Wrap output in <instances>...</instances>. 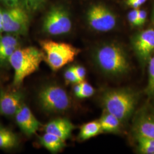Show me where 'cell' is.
I'll return each instance as SVG.
<instances>
[{
  "instance_id": "d6986e66",
  "label": "cell",
  "mask_w": 154,
  "mask_h": 154,
  "mask_svg": "<svg viewBox=\"0 0 154 154\" xmlns=\"http://www.w3.org/2000/svg\"><path fill=\"white\" fill-rule=\"evenodd\" d=\"M48 0H21V3L33 14L43 9L46 5Z\"/></svg>"
},
{
  "instance_id": "4dcf8cb0",
  "label": "cell",
  "mask_w": 154,
  "mask_h": 154,
  "mask_svg": "<svg viewBox=\"0 0 154 154\" xmlns=\"http://www.w3.org/2000/svg\"><path fill=\"white\" fill-rule=\"evenodd\" d=\"M151 20H152V22L154 26V4L153 9H152V14H151Z\"/></svg>"
},
{
  "instance_id": "603a6c76",
  "label": "cell",
  "mask_w": 154,
  "mask_h": 154,
  "mask_svg": "<svg viewBox=\"0 0 154 154\" xmlns=\"http://www.w3.org/2000/svg\"><path fill=\"white\" fill-rule=\"evenodd\" d=\"M138 9H132L127 14V20L132 27H138Z\"/></svg>"
},
{
  "instance_id": "4fadbf2b",
  "label": "cell",
  "mask_w": 154,
  "mask_h": 154,
  "mask_svg": "<svg viewBox=\"0 0 154 154\" xmlns=\"http://www.w3.org/2000/svg\"><path fill=\"white\" fill-rule=\"evenodd\" d=\"M75 127L66 118H59L49 122L45 126V132L50 133L66 141L72 135Z\"/></svg>"
},
{
  "instance_id": "7c38bea8",
  "label": "cell",
  "mask_w": 154,
  "mask_h": 154,
  "mask_svg": "<svg viewBox=\"0 0 154 154\" xmlns=\"http://www.w3.org/2000/svg\"><path fill=\"white\" fill-rule=\"evenodd\" d=\"M20 37L6 33L0 35V67L6 68L10 66L11 57L21 47Z\"/></svg>"
},
{
  "instance_id": "cb8c5ba5",
  "label": "cell",
  "mask_w": 154,
  "mask_h": 154,
  "mask_svg": "<svg viewBox=\"0 0 154 154\" xmlns=\"http://www.w3.org/2000/svg\"><path fill=\"white\" fill-rule=\"evenodd\" d=\"M72 70L76 74L80 82L84 81L86 75V69L83 66L81 65L72 66Z\"/></svg>"
},
{
  "instance_id": "484cf974",
  "label": "cell",
  "mask_w": 154,
  "mask_h": 154,
  "mask_svg": "<svg viewBox=\"0 0 154 154\" xmlns=\"http://www.w3.org/2000/svg\"><path fill=\"white\" fill-rule=\"evenodd\" d=\"M147 0H126V5L131 9H139Z\"/></svg>"
},
{
  "instance_id": "8992f818",
  "label": "cell",
  "mask_w": 154,
  "mask_h": 154,
  "mask_svg": "<svg viewBox=\"0 0 154 154\" xmlns=\"http://www.w3.org/2000/svg\"><path fill=\"white\" fill-rule=\"evenodd\" d=\"M39 44L44 54V61L53 71L72 62L81 51L72 44L50 39H41Z\"/></svg>"
},
{
  "instance_id": "ffe728a7",
  "label": "cell",
  "mask_w": 154,
  "mask_h": 154,
  "mask_svg": "<svg viewBox=\"0 0 154 154\" xmlns=\"http://www.w3.org/2000/svg\"><path fill=\"white\" fill-rule=\"evenodd\" d=\"M149 79L147 91L149 94L154 93V56H152L149 61Z\"/></svg>"
},
{
  "instance_id": "8fae6325",
  "label": "cell",
  "mask_w": 154,
  "mask_h": 154,
  "mask_svg": "<svg viewBox=\"0 0 154 154\" xmlns=\"http://www.w3.org/2000/svg\"><path fill=\"white\" fill-rule=\"evenodd\" d=\"M14 117L18 126L22 132L29 137L35 134L41 126V123L24 103L21 105Z\"/></svg>"
},
{
  "instance_id": "83f0119b",
  "label": "cell",
  "mask_w": 154,
  "mask_h": 154,
  "mask_svg": "<svg viewBox=\"0 0 154 154\" xmlns=\"http://www.w3.org/2000/svg\"><path fill=\"white\" fill-rule=\"evenodd\" d=\"M72 91L74 94L78 97H79V95L82 91V86L81 82L77 83L74 84V86L72 87Z\"/></svg>"
},
{
  "instance_id": "7402d4cb",
  "label": "cell",
  "mask_w": 154,
  "mask_h": 154,
  "mask_svg": "<svg viewBox=\"0 0 154 154\" xmlns=\"http://www.w3.org/2000/svg\"><path fill=\"white\" fill-rule=\"evenodd\" d=\"M64 78L67 83L75 84L81 82L75 72L72 70V67L67 68L64 72Z\"/></svg>"
},
{
  "instance_id": "277c9868",
  "label": "cell",
  "mask_w": 154,
  "mask_h": 154,
  "mask_svg": "<svg viewBox=\"0 0 154 154\" xmlns=\"http://www.w3.org/2000/svg\"><path fill=\"white\" fill-rule=\"evenodd\" d=\"M84 22L94 32L108 33L114 30L118 25V17L114 11L103 2H91L83 13Z\"/></svg>"
},
{
  "instance_id": "44dd1931",
  "label": "cell",
  "mask_w": 154,
  "mask_h": 154,
  "mask_svg": "<svg viewBox=\"0 0 154 154\" xmlns=\"http://www.w3.org/2000/svg\"><path fill=\"white\" fill-rule=\"evenodd\" d=\"M82 86V91L79 98H88L95 93V90L93 87L85 80L81 82Z\"/></svg>"
},
{
  "instance_id": "3957f363",
  "label": "cell",
  "mask_w": 154,
  "mask_h": 154,
  "mask_svg": "<svg viewBox=\"0 0 154 154\" xmlns=\"http://www.w3.org/2000/svg\"><path fill=\"white\" fill-rule=\"evenodd\" d=\"M44 54L41 49L34 46L18 48L11 55L9 64L14 70L13 85L20 86L25 79L38 70Z\"/></svg>"
},
{
  "instance_id": "7a4b0ae2",
  "label": "cell",
  "mask_w": 154,
  "mask_h": 154,
  "mask_svg": "<svg viewBox=\"0 0 154 154\" xmlns=\"http://www.w3.org/2000/svg\"><path fill=\"white\" fill-rule=\"evenodd\" d=\"M74 26L72 9L63 2L51 4L41 18V32L47 37L65 36L71 33Z\"/></svg>"
},
{
  "instance_id": "e0dca14e",
  "label": "cell",
  "mask_w": 154,
  "mask_h": 154,
  "mask_svg": "<svg viewBox=\"0 0 154 154\" xmlns=\"http://www.w3.org/2000/svg\"><path fill=\"white\" fill-rule=\"evenodd\" d=\"M16 134L0 123V149H13L18 144Z\"/></svg>"
},
{
  "instance_id": "ac0fdd59",
  "label": "cell",
  "mask_w": 154,
  "mask_h": 154,
  "mask_svg": "<svg viewBox=\"0 0 154 154\" xmlns=\"http://www.w3.org/2000/svg\"><path fill=\"white\" fill-rule=\"evenodd\" d=\"M102 132L99 120L93 121L86 123L81 127L78 138L84 141L95 137Z\"/></svg>"
},
{
  "instance_id": "52a82bcc",
  "label": "cell",
  "mask_w": 154,
  "mask_h": 154,
  "mask_svg": "<svg viewBox=\"0 0 154 154\" xmlns=\"http://www.w3.org/2000/svg\"><path fill=\"white\" fill-rule=\"evenodd\" d=\"M41 108L48 113H62L69 110L72 100L66 90L57 85H49L41 88L38 94Z\"/></svg>"
},
{
  "instance_id": "ba28073f",
  "label": "cell",
  "mask_w": 154,
  "mask_h": 154,
  "mask_svg": "<svg viewBox=\"0 0 154 154\" xmlns=\"http://www.w3.org/2000/svg\"><path fill=\"white\" fill-rule=\"evenodd\" d=\"M3 10V32L17 35L28 34L32 14L20 2L15 6H6Z\"/></svg>"
},
{
  "instance_id": "5b68a950",
  "label": "cell",
  "mask_w": 154,
  "mask_h": 154,
  "mask_svg": "<svg viewBox=\"0 0 154 154\" xmlns=\"http://www.w3.org/2000/svg\"><path fill=\"white\" fill-rule=\"evenodd\" d=\"M137 102L136 94L126 88L108 90L102 97L105 110L116 116L121 122L126 121L132 115Z\"/></svg>"
},
{
  "instance_id": "5bb4252c",
  "label": "cell",
  "mask_w": 154,
  "mask_h": 154,
  "mask_svg": "<svg viewBox=\"0 0 154 154\" xmlns=\"http://www.w3.org/2000/svg\"><path fill=\"white\" fill-rule=\"evenodd\" d=\"M136 136L154 139V118L147 114L140 116L134 126Z\"/></svg>"
},
{
  "instance_id": "6da1fadb",
  "label": "cell",
  "mask_w": 154,
  "mask_h": 154,
  "mask_svg": "<svg viewBox=\"0 0 154 154\" xmlns=\"http://www.w3.org/2000/svg\"><path fill=\"white\" fill-rule=\"evenodd\" d=\"M93 58L100 71L109 76H120L130 70L126 51L116 42H105L97 46L93 51Z\"/></svg>"
},
{
  "instance_id": "30bf717a",
  "label": "cell",
  "mask_w": 154,
  "mask_h": 154,
  "mask_svg": "<svg viewBox=\"0 0 154 154\" xmlns=\"http://www.w3.org/2000/svg\"><path fill=\"white\" fill-rule=\"evenodd\" d=\"M23 94L17 90H0V116H14L23 103Z\"/></svg>"
},
{
  "instance_id": "d4e9b609",
  "label": "cell",
  "mask_w": 154,
  "mask_h": 154,
  "mask_svg": "<svg viewBox=\"0 0 154 154\" xmlns=\"http://www.w3.org/2000/svg\"><path fill=\"white\" fill-rule=\"evenodd\" d=\"M147 18V12L143 9H138V27L143 26Z\"/></svg>"
},
{
  "instance_id": "4316f807",
  "label": "cell",
  "mask_w": 154,
  "mask_h": 154,
  "mask_svg": "<svg viewBox=\"0 0 154 154\" xmlns=\"http://www.w3.org/2000/svg\"><path fill=\"white\" fill-rule=\"evenodd\" d=\"M139 151L145 154H154V147L148 144H146L142 143H139Z\"/></svg>"
},
{
  "instance_id": "9a60e30c",
  "label": "cell",
  "mask_w": 154,
  "mask_h": 154,
  "mask_svg": "<svg viewBox=\"0 0 154 154\" xmlns=\"http://www.w3.org/2000/svg\"><path fill=\"white\" fill-rule=\"evenodd\" d=\"M65 142L55 135L48 132H45L39 137L41 144L52 153H56L61 151L66 146Z\"/></svg>"
},
{
  "instance_id": "2e32d148",
  "label": "cell",
  "mask_w": 154,
  "mask_h": 154,
  "mask_svg": "<svg viewBox=\"0 0 154 154\" xmlns=\"http://www.w3.org/2000/svg\"><path fill=\"white\" fill-rule=\"evenodd\" d=\"M99 121L103 132L114 133L118 132L120 129L121 121L106 110H104Z\"/></svg>"
},
{
  "instance_id": "f1b7e54d",
  "label": "cell",
  "mask_w": 154,
  "mask_h": 154,
  "mask_svg": "<svg viewBox=\"0 0 154 154\" xmlns=\"http://www.w3.org/2000/svg\"><path fill=\"white\" fill-rule=\"evenodd\" d=\"M0 1L4 3L8 6H11L19 4L21 0H0Z\"/></svg>"
},
{
  "instance_id": "f546056e",
  "label": "cell",
  "mask_w": 154,
  "mask_h": 154,
  "mask_svg": "<svg viewBox=\"0 0 154 154\" xmlns=\"http://www.w3.org/2000/svg\"><path fill=\"white\" fill-rule=\"evenodd\" d=\"M2 23H3V10L0 7V35L4 33Z\"/></svg>"
},
{
  "instance_id": "9c48e42d",
  "label": "cell",
  "mask_w": 154,
  "mask_h": 154,
  "mask_svg": "<svg viewBox=\"0 0 154 154\" xmlns=\"http://www.w3.org/2000/svg\"><path fill=\"white\" fill-rule=\"evenodd\" d=\"M132 49L139 60L149 62L154 53V29L149 28L135 34L131 39Z\"/></svg>"
}]
</instances>
